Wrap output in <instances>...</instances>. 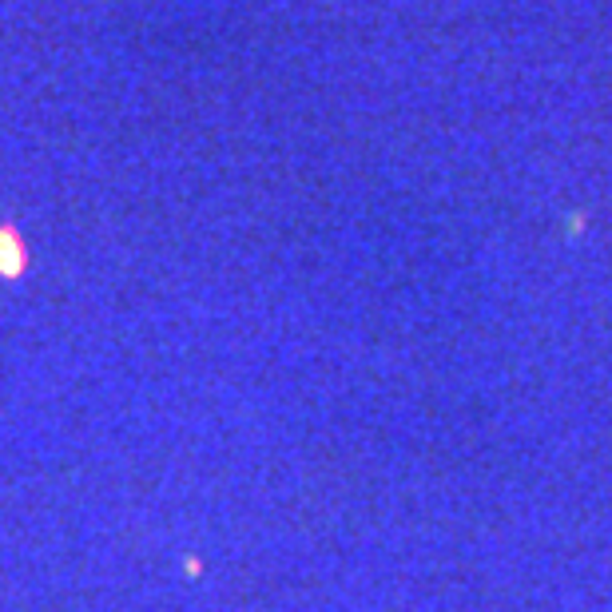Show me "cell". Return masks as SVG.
Instances as JSON below:
<instances>
[{
  "label": "cell",
  "instance_id": "6da1fadb",
  "mask_svg": "<svg viewBox=\"0 0 612 612\" xmlns=\"http://www.w3.org/2000/svg\"><path fill=\"white\" fill-rule=\"evenodd\" d=\"M28 271V243L12 223H0V279H20Z\"/></svg>",
  "mask_w": 612,
  "mask_h": 612
}]
</instances>
